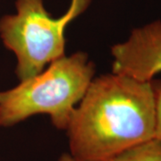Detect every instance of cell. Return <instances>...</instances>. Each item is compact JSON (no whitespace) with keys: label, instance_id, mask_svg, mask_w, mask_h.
<instances>
[{"label":"cell","instance_id":"6da1fadb","mask_svg":"<svg viewBox=\"0 0 161 161\" xmlns=\"http://www.w3.org/2000/svg\"><path fill=\"white\" fill-rule=\"evenodd\" d=\"M152 81L118 74L95 76L65 132L69 153L82 161H110L155 137Z\"/></svg>","mask_w":161,"mask_h":161},{"label":"cell","instance_id":"7a4b0ae2","mask_svg":"<svg viewBox=\"0 0 161 161\" xmlns=\"http://www.w3.org/2000/svg\"><path fill=\"white\" fill-rule=\"evenodd\" d=\"M95 75L96 65L89 55L77 51L52 62L15 87L0 91V127L47 115L57 129L65 131Z\"/></svg>","mask_w":161,"mask_h":161},{"label":"cell","instance_id":"3957f363","mask_svg":"<svg viewBox=\"0 0 161 161\" xmlns=\"http://www.w3.org/2000/svg\"><path fill=\"white\" fill-rule=\"evenodd\" d=\"M92 0H71L63 15L52 17L43 0H16L14 14L0 18V39L16 59L14 73L23 80L65 56V31Z\"/></svg>","mask_w":161,"mask_h":161},{"label":"cell","instance_id":"277c9868","mask_svg":"<svg viewBox=\"0 0 161 161\" xmlns=\"http://www.w3.org/2000/svg\"><path fill=\"white\" fill-rule=\"evenodd\" d=\"M112 73L151 81L161 73V21L132 30L129 38L111 47Z\"/></svg>","mask_w":161,"mask_h":161},{"label":"cell","instance_id":"5b68a950","mask_svg":"<svg viewBox=\"0 0 161 161\" xmlns=\"http://www.w3.org/2000/svg\"><path fill=\"white\" fill-rule=\"evenodd\" d=\"M110 161H161V140L150 139L124 151Z\"/></svg>","mask_w":161,"mask_h":161},{"label":"cell","instance_id":"8992f818","mask_svg":"<svg viewBox=\"0 0 161 161\" xmlns=\"http://www.w3.org/2000/svg\"><path fill=\"white\" fill-rule=\"evenodd\" d=\"M151 81L156 97V129L154 138L161 140V80L153 79Z\"/></svg>","mask_w":161,"mask_h":161},{"label":"cell","instance_id":"52a82bcc","mask_svg":"<svg viewBox=\"0 0 161 161\" xmlns=\"http://www.w3.org/2000/svg\"><path fill=\"white\" fill-rule=\"evenodd\" d=\"M58 161H82L80 160V159H77L75 158V157L70 154L69 152L68 153H64L62 155L59 157V158L58 159Z\"/></svg>","mask_w":161,"mask_h":161}]
</instances>
